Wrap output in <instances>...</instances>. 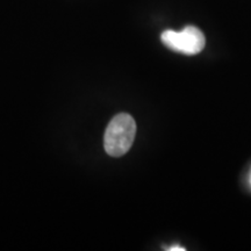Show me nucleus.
Instances as JSON below:
<instances>
[{"label": "nucleus", "instance_id": "nucleus-1", "mask_svg": "<svg viewBox=\"0 0 251 251\" xmlns=\"http://www.w3.org/2000/svg\"><path fill=\"white\" fill-rule=\"evenodd\" d=\"M136 135V124L133 117L126 113L115 115L107 126L103 137L106 152L112 157H120L128 152Z\"/></svg>", "mask_w": 251, "mask_h": 251}, {"label": "nucleus", "instance_id": "nucleus-2", "mask_svg": "<svg viewBox=\"0 0 251 251\" xmlns=\"http://www.w3.org/2000/svg\"><path fill=\"white\" fill-rule=\"evenodd\" d=\"M161 39L169 49L185 55L199 54L206 45L202 31L193 26L185 27L181 31L165 30Z\"/></svg>", "mask_w": 251, "mask_h": 251}, {"label": "nucleus", "instance_id": "nucleus-3", "mask_svg": "<svg viewBox=\"0 0 251 251\" xmlns=\"http://www.w3.org/2000/svg\"><path fill=\"white\" fill-rule=\"evenodd\" d=\"M170 251H185V248H179V247H174V248H170L169 249Z\"/></svg>", "mask_w": 251, "mask_h": 251}]
</instances>
